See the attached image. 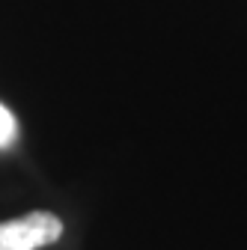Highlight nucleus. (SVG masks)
Masks as SVG:
<instances>
[{
	"mask_svg": "<svg viewBox=\"0 0 247 250\" xmlns=\"http://www.w3.org/2000/svg\"><path fill=\"white\" fill-rule=\"evenodd\" d=\"M63 235V221L51 211H30L0 224V250H39Z\"/></svg>",
	"mask_w": 247,
	"mask_h": 250,
	"instance_id": "obj_1",
	"label": "nucleus"
},
{
	"mask_svg": "<svg viewBox=\"0 0 247 250\" xmlns=\"http://www.w3.org/2000/svg\"><path fill=\"white\" fill-rule=\"evenodd\" d=\"M18 137V122L6 104H0V149H9Z\"/></svg>",
	"mask_w": 247,
	"mask_h": 250,
	"instance_id": "obj_2",
	"label": "nucleus"
}]
</instances>
